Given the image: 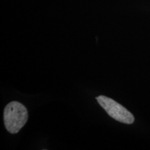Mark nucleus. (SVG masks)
Here are the masks:
<instances>
[{
    "label": "nucleus",
    "instance_id": "1",
    "mask_svg": "<svg viewBox=\"0 0 150 150\" xmlns=\"http://www.w3.org/2000/svg\"><path fill=\"white\" fill-rule=\"evenodd\" d=\"M28 110L23 104L18 102H11L4 110V122L6 130L15 134L21 130L28 120Z\"/></svg>",
    "mask_w": 150,
    "mask_h": 150
},
{
    "label": "nucleus",
    "instance_id": "2",
    "mask_svg": "<svg viewBox=\"0 0 150 150\" xmlns=\"http://www.w3.org/2000/svg\"><path fill=\"white\" fill-rule=\"evenodd\" d=\"M96 99L112 119L127 125L134 123L135 119L133 114L115 100L104 95H99L96 97Z\"/></svg>",
    "mask_w": 150,
    "mask_h": 150
}]
</instances>
